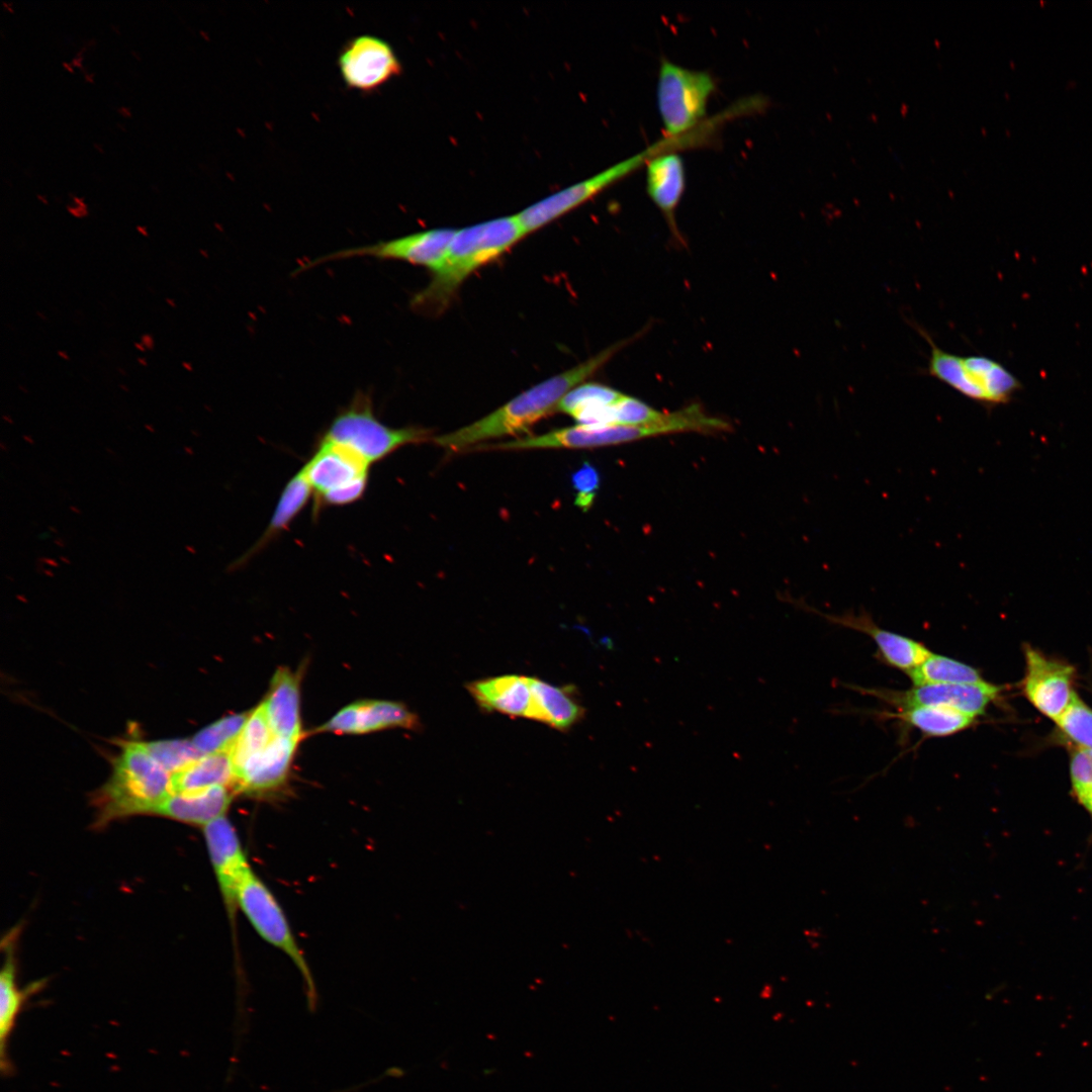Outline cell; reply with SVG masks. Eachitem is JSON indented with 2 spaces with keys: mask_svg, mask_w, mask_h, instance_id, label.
<instances>
[{
  "mask_svg": "<svg viewBox=\"0 0 1092 1092\" xmlns=\"http://www.w3.org/2000/svg\"><path fill=\"white\" fill-rule=\"evenodd\" d=\"M716 81L707 71L693 70L661 59L656 83V104L665 139L685 136L706 120Z\"/></svg>",
  "mask_w": 1092,
  "mask_h": 1092,
  "instance_id": "obj_6",
  "label": "cell"
},
{
  "mask_svg": "<svg viewBox=\"0 0 1092 1092\" xmlns=\"http://www.w3.org/2000/svg\"><path fill=\"white\" fill-rule=\"evenodd\" d=\"M646 191L662 212L673 238L684 244L675 221V211L686 188V168L676 150H664L653 155L645 164Z\"/></svg>",
  "mask_w": 1092,
  "mask_h": 1092,
  "instance_id": "obj_18",
  "label": "cell"
},
{
  "mask_svg": "<svg viewBox=\"0 0 1092 1092\" xmlns=\"http://www.w3.org/2000/svg\"><path fill=\"white\" fill-rule=\"evenodd\" d=\"M3 420H5L6 422H8V423H10V424H12V423H13V422H12V419H11V418H10L9 416H7V415H4V416H3Z\"/></svg>",
  "mask_w": 1092,
  "mask_h": 1092,
  "instance_id": "obj_55",
  "label": "cell"
},
{
  "mask_svg": "<svg viewBox=\"0 0 1092 1092\" xmlns=\"http://www.w3.org/2000/svg\"><path fill=\"white\" fill-rule=\"evenodd\" d=\"M525 236L517 215L457 230L443 263L432 273L428 285L413 296L412 307L423 313L444 311L470 274L504 254Z\"/></svg>",
  "mask_w": 1092,
  "mask_h": 1092,
  "instance_id": "obj_2",
  "label": "cell"
},
{
  "mask_svg": "<svg viewBox=\"0 0 1092 1092\" xmlns=\"http://www.w3.org/2000/svg\"><path fill=\"white\" fill-rule=\"evenodd\" d=\"M36 198H37V199H38V200H39V201H40L41 203H43V204H46V205H48V204H49L48 200H47V199H46V198H44V197H43L42 195H40V194H36Z\"/></svg>",
  "mask_w": 1092,
  "mask_h": 1092,
  "instance_id": "obj_51",
  "label": "cell"
},
{
  "mask_svg": "<svg viewBox=\"0 0 1092 1092\" xmlns=\"http://www.w3.org/2000/svg\"><path fill=\"white\" fill-rule=\"evenodd\" d=\"M133 346H134V348H135V349H136L138 351H140V352H146V351H147L146 347H145V346L143 345V343H142V342H136V341H135V342L133 343Z\"/></svg>",
  "mask_w": 1092,
  "mask_h": 1092,
  "instance_id": "obj_44",
  "label": "cell"
},
{
  "mask_svg": "<svg viewBox=\"0 0 1092 1092\" xmlns=\"http://www.w3.org/2000/svg\"><path fill=\"white\" fill-rule=\"evenodd\" d=\"M62 65L68 72L74 73V68L71 63L63 62Z\"/></svg>",
  "mask_w": 1092,
  "mask_h": 1092,
  "instance_id": "obj_45",
  "label": "cell"
},
{
  "mask_svg": "<svg viewBox=\"0 0 1092 1092\" xmlns=\"http://www.w3.org/2000/svg\"><path fill=\"white\" fill-rule=\"evenodd\" d=\"M629 340L621 341L584 362L556 374L519 394L486 417L454 432L434 438L451 451H467L470 446L497 437L528 431L535 423L556 412L563 396L581 384L608 362Z\"/></svg>",
  "mask_w": 1092,
  "mask_h": 1092,
  "instance_id": "obj_1",
  "label": "cell"
},
{
  "mask_svg": "<svg viewBox=\"0 0 1092 1092\" xmlns=\"http://www.w3.org/2000/svg\"><path fill=\"white\" fill-rule=\"evenodd\" d=\"M639 440L635 426L577 425L554 430L543 435L497 444H478L472 450H521L537 448H595L634 442Z\"/></svg>",
  "mask_w": 1092,
  "mask_h": 1092,
  "instance_id": "obj_14",
  "label": "cell"
},
{
  "mask_svg": "<svg viewBox=\"0 0 1092 1092\" xmlns=\"http://www.w3.org/2000/svg\"><path fill=\"white\" fill-rule=\"evenodd\" d=\"M1001 687L982 681L979 684H941L913 687L892 695L893 702L902 709L916 706L946 707L977 718L985 714L987 707L998 697Z\"/></svg>",
  "mask_w": 1092,
  "mask_h": 1092,
  "instance_id": "obj_15",
  "label": "cell"
},
{
  "mask_svg": "<svg viewBox=\"0 0 1092 1092\" xmlns=\"http://www.w3.org/2000/svg\"><path fill=\"white\" fill-rule=\"evenodd\" d=\"M18 388H19V389H20L21 391H23V392L27 393V389H26V387H25V386H23V385L19 384V385H18Z\"/></svg>",
  "mask_w": 1092,
  "mask_h": 1092,
  "instance_id": "obj_56",
  "label": "cell"
},
{
  "mask_svg": "<svg viewBox=\"0 0 1092 1092\" xmlns=\"http://www.w3.org/2000/svg\"><path fill=\"white\" fill-rule=\"evenodd\" d=\"M117 111H118V113H119V114H121V115H122L123 117H129V116L131 115V113H130V110H129V108H128V107H126V106H120V107H118V108H117Z\"/></svg>",
  "mask_w": 1092,
  "mask_h": 1092,
  "instance_id": "obj_40",
  "label": "cell"
},
{
  "mask_svg": "<svg viewBox=\"0 0 1092 1092\" xmlns=\"http://www.w3.org/2000/svg\"><path fill=\"white\" fill-rule=\"evenodd\" d=\"M136 361L142 366H148V361L145 357H138Z\"/></svg>",
  "mask_w": 1092,
  "mask_h": 1092,
  "instance_id": "obj_49",
  "label": "cell"
},
{
  "mask_svg": "<svg viewBox=\"0 0 1092 1092\" xmlns=\"http://www.w3.org/2000/svg\"><path fill=\"white\" fill-rule=\"evenodd\" d=\"M166 302L170 307H173V308L176 307V302H175V300L173 298L167 297Z\"/></svg>",
  "mask_w": 1092,
  "mask_h": 1092,
  "instance_id": "obj_50",
  "label": "cell"
},
{
  "mask_svg": "<svg viewBox=\"0 0 1092 1092\" xmlns=\"http://www.w3.org/2000/svg\"><path fill=\"white\" fill-rule=\"evenodd\" d=\"M804 607L834 624L866 633L875 641L885 661L903 671L909 672L914 669L932 653L920 642L880 628L864 612L858 615L853 613L829 615L808 606Z\"/></svg>",
  "mask_w": 1092,
  "mask_h": 1092,
  "instance_id": "obj_19",
  "label": "cell"
},
{
  "mask_svg": "<svg viewBox=\"0 0 1092 1092\" xmlns=\"http://www.w3.org/2000/svg\"><path fill=\"white\" fill-rule=\"evenodd\" d=\"M182 367L187 371H192V369H193L192 364L190 362H186V361L182 362Z\"/></svg>",
  "mask_w": 1092,
  "mask_h": 1092,
  "instance_id": "obj_48",
  "label": "cell"
},
{
  "mask_svg": "<svg viewBox=\"0 0 1092 1092\" xmlns=\"http://www.w3.org/2000/svg\"><path fill=\"white\" fill-rule=\"evenodd\" d=\"M299 740L274 736L261 750L236 769V792L262 795L274 792L286 781Z\"/></svg>",
  "mask_w": 1092,
  "mask_h": 1092,
  "instance_id": "obj_16",
  "label": "cell"
},
{
  "mask_svg": "<svg viewBox=\"0 0 1092 1092\" xmlns=\"http://www.w3.org/2000/svg\"><path fill=\"white\" fill-rule=\"evenodd\" d=\"M276 736L261 704L249 713L247 721L230 750L234 769L249 756L264 748Z\"/></svg>",
  "mask_w": 1092,
  "mask_h": 1092,
  "instance_id": "obj_29",
  "label": "cell"
},
{
  "mask_svg": "<svg viewBox=\"0 0 1092 1092\" xmlns=\"http://www.w3.org/2000/svg\"><path fill=\"white\" fill-rule=\"evenodd\" d=\"M621 392L598 383H581L568 391L557 405L556 412L573 417L583 408L600 402L611 403L621 396Z\"/></svg>",
  "mask_w": 1092,
  "mask_h": 1092,
  "instance_id": "obj_34",
  "label": "cell"
},
{
  "mask_svg": "<svg viewBox=\"0 0 1092 1092\" xmlns=\"http://www.w3.org/2000/svg\"><path fill=\"white\" fill-rule=\"evenodd\" d=\"M71 64L73 65V67L75 66L78 68H82V57L76 55V57L73 58V60L71 61Z\"/></svg>",
  "mask_w": 1092,
  "mask_h": 1092,
  "instance_id": "obj_41",
  "label": "cell"
},
{
  "mask_svg": "<svg viewBox=\"0 0 1092 1092\" xmlns=\"http://www.w3.org/2000/svg\"><path fill=\"white\" fill-rule=\"evenodd\" d=\"M913 686L941 684H979L985 681L978 669L956 659L931 653L920 665L907 672Z\"/></svg>",
  "mask_w": 1092,
  "mask_h": 1092,
  "instance_id": "obj_28",
  "label": "cell"
},
{
  "mask_svg": "<svg viewBox=\"0 0 1092 1092\" xmlns=\"http://www.w3.org/2000/svg\"><path fill=\"white\" fill-rule=\"evenodd\" d=\"M203 835L219 891L229 916L234 920L239 909V889L253 869L235 827L225 815L205 825Z\"/></svg>",
  "mask_w": 1092,
  "mask_h": 1092,
  "instance_id": "obj_13",
  "label": "cell"
},
{
  "mask_svg": "<svg viewBox=\"0 0 1092 1092\" xmlns=\"http://www.w3.org/2000/svg\"><path fill=\"white\" fill-rule=\"evenodd\" d=\"M118 386H119V388H120L121 390H123L124 392H129V388H128V386H127V385H125V384H119Z\"/></svg>",
  "mask_w": 1092,
  "mask_h": 1092,
  "instance_id": "obj_52",
  "label": "cell"
},
{
  "mask_svg": "<svg viewBox=\"0 0 1092 1092\" xmlns=\"http://www.w3.org/2000/svg\"><path fill=\"white\" fill-rule=\"evenodd\" d=\"M145 427L148 428L149 431H152V432L154 431L153 428L151 426H149V425H146Z\"/></svg>",
  "mask_w": 1092,
  "mask_h": 1092,
  "instance_id": "obj_58",
  "label": "cell"
},
{
  "mask_svg": "<svg viewBox=\"0 0 1092 1092\" xmlns=\"http://www.w3.org/2000/svg\"><path fill=\"white\" fill-rule=\"evenodd\" d=\"M432 431L421 427L392 428L375 414L370 393L358 390L348 404L333 418L320 437L340 445L371 465L410 445L434 440Z\"/></svg>",
  "mask_w": 1092,
  "mask_h": 1092,
  "instance_id": "obj_4",
  "label": "cell"
},
{
  "mask_svg": "<svg viewBox=\"0 0 1092 1092\" xmlns=\"http://www.w3.org/2000/svg\"><path fill=\"white\" fill-rule=\"evenodd\" d=\"M136 231H138V232H139V233H140L141 235H143V236H145V237H148V236H149L148 230H147V228H146V226H144V225H136Z\"/></svg>",
  "mask_w": 1092,
  "mask_h": 1092,
  "instance_id": "obj_43",
  "label": "cell"
},
{
  "mask_svg": "<svg viewBox=\"0 0 1092 1092\" xmlns=\"http://www.w3.org/2000/svg\"><path fill=\"white\" fill-rule=\"evenodd\" d=\"M531 705L527 718L558 730H567L579 722L585 710L577 700L574 689L557 687L529 676Z\"/></svg>",
  "mask_w": 1092,
  "mask_h": 1092,
  "instance_id": "obj_22",
  "label": "cell"
},
{
  "mask_svg": "<svg viewBox=\"0 0 1092 1092\" xmlns=\"http://www.w3.org/2000/svg\"><path fill=\"white\" fill-rule=\"evenodd\" d=\"M238 908L244 913L255 931L269 944L286 954L297 968L307 988L308 1007L312 1010L316 1005V992L307 961L280 904L253 870L239 889Z\"/></svg>",
  "mask_w": 1092,
  "mask_h": 1092,
  "instance_id": "obj_8",
  "label": "cell"
},
{
  "mask_svg": "<svg viewBox=\"0 0 1092 1092\" xmlns=\"http://www.w3.org/2000/svg\"><path fill=\"white\" fill-rule=\"evenodd\" d=\"M571 481L576 491L575 506L584 512L588 511L594 504L600 485L598 470L588 462H584L572 474Z\"/></svg>",
  "mask_w": 1092,
  "mask_h": 1092,
  "instance_id": "obj_36",
  "label": "cell"
},
{
  "mask_svg": "<svg viewBox=\"0 0 1092 1092\" xmlns=\"http://www.w3.org/2000/svg\"><path fill=\"white\" fill-rule=\"evenodd\" d=\"M67 210H68V212H70L72 215H74L76 217H84V216L88 215V213H89L88 209H87V206H80V205L75 204L74 202L67 205Z\"/></svg>",
  "mask_w": 1092,
  "mask_h": 1092,
  "instance_id": "obj_37",
  "label": "cell"
},
{
  "mask_svg": "<svg viewBox=\"0 0 1092 1092\" xmlns=\"http://www.w3.org/2000/svg\"><path fill=\"white\" fill-rule=\"evenodd\" d=\"M261 706L276 736L300 740V693L297 673L285 667L278 669Z\"/></svg>",
  "mask_w": 1092,
  "mask_h": 1092,
  "instance_id": "obj_20",
  "label": "cell"
},
{
  "mask_svg": "<svg viewBox=\"0 0 1092 1092\" xmlns=\"http://www.w3.org/2000/svg\"><path fill=\"white\" fill-rule=\"evenodd\" d=\"M234 793V789L224 786L192 793H172L154 814L204 827L225 815Z\"/></svg>",
  "mask_w": 1092,
  "mask_h": 1092,
  "instance_id": "obj_21",
  "label": "cell"
},
{
  "mask_svg": "<svg viewBox=\"0 0 1092 1092\" xmlns=\"http://www.w3.org/2000/svg\"><path fill=\"white\" fill-rule=\"evenodd\" d=\"M57 354H58V356H59L60 358H62V359H64V360H70V356H69V354H68V353H67V352H66L65 350H58V351H57Z\"/></svg>",
  "mask_w": 1092,
  "mask_h": 1092,
  "instance_id": "obj_42",
  "label": "cell"
},
{
  "mask_svg": "<svg viewBox=\"0 0 1092 1092\" xmlns=\"http://www.w3.org/2000/svg\"><path fill=\"white\" fill-rule=\"evenodd\" d=\"M899 716L923 734L933 737L949 736L963 731L976 719L960 711L938 706L902 709Z\"/></svg>",
  "mask_w": 1092,
  "mask_h": 1092,
  "instance_id": "obj_27",
  "label": "cell"
},
{
  "mask_svg": "<svg viewBox=\"0 0 1092 1092\" xmlns=\"http://www.w3.org/2000/svg\"><path fill=\"white\" fill-rule=\"evenodd\" d=\"M1070 752L1071 783L1081 801L1092 794V749L1074 746Z\"/></svg>",
  "mask_w": 1092,
  "mask_h": 1092,
  "instance_id": "obj_35",
  "label": "cell"
},
{
  "mask_svg": "<svg viewBox=\"0 0 1092 1092\" xmlns=\"http://www.w3.org/2000/svg\"><path fill=\"white\" fill-rule=\"evenodd\" d=\"M117 371H118V373H119V374H121L122 376H126V371H125V370H124L123 368H120V367H118V368H117Z\"/></svg>",
  "mask_w": 1092,
  "mask_h": 1092,
  "instance_id": "obj_54",
  "label": "cell"
},
{
  "mask_svg": "<svg viewBox=\"0 0 1092 1092\" xmlns=\"http://www.w3.org/2000/svg\"><path fill=\"white\" fill-rule=\"evenodd\" d=\"M661 150L662 146L658 142L643 152L527 207L517 214L526 235L546 225L645 166L647 161Z\"/></svg>",
  "mask_w": 1092,
  "mask_h": 1092,
  "instance_id": "obj_9",
  "label": "cell"
},
{
  "mask_svg": "<svg viewBox=\"0 0 1092 1092\" xmlns=\"http://www.w3.org/2000/svg\"><path fill=\"white\" fill-rule=\"evenodd\" d=\"M144 745L153 758L171 775L203 756L192 740L188 739L158 740L146 742Z\"/></svg>",
  "mask_w": 1092,
  "mask_h": 1092,
  "instance_id": "obj_32",
  "label": "cell"
},
{
  "mask_svg": "<svg viewBox=\"0 0 1092 1092\" xmlns=\"http://www.w3.org/2000/svg\"><path fill=\"white\" fill-rule=\"evenodd\" d=\"M141 342L143 343V345L146 347L147 350H149V351L154 350L155 341H154L153 337L150 334H143L141 336Z\"/></svg>",
  "mask_w": 1092,
  "mask_h": 1092,
  "instance_id": "obj_38",
  "label": "cell"
},
{
  "mask_svg": "<svg viewBox=\"0 0 1092 1092\" xmlns=\"http://www.w3.org/2000/svg\"><path fill=\"white\" fill-rule=\"evenodd\" d=\"M171 794V775L153 758L144 743L126 742L113 761L109 781L97 794L99 822L154 814Z\"/></svg>",
  "mask_w": 1092,
  "mask_h": 1092,
  "instance_id": "obj_3",
  "label": "cell"
},
{
  "mask_svg": "<svg viewBox=\"0 0 1092 1092\" xmlns=\"http://www.w3.org/2000/svg\"><path fill=\"white\" fill-rule=\"evenodd\" d=\"M466 688L483 710L527 718L531 705L529 676L498 675L473 680Z\"/></svg>",
  "mask_w": 1092,
  "mask_h": 1092,
  "instance_id": "obj_23",
  "label": "cell"
},
{
  "mask_svg": "<svg viewBox=\"0 0 1092 1092\" xmlns=\"http://www.w3.org/2000/svg\"><path fill=\"white\" fill-rule=\"evenodd\" d=\"M36 988H39V985H32L26 990L19 989L15 963L11 953H7L0 974V1070L3 1076H10L13 1072L8 1055L9 1039L26 998Z\"/></svg>",
  "mask_w": 1092,
  "mask_h": 1092,
  "instance_id": "obj_25",
  "label": "cell"
},
{
  "mask_svg": "<svg viewBox=\"0 0 1092 1092\" xmlns=\"http://www.w3.org/2000/svg\"><path fill=\"white\" fill-rule=\"evenodd\" d=\"M456 232L457 230L452 229H434L371 245L348 248L317 258L303 266V269L327 261L371 257L377 260L407 262L426 267L433 273L443 263Z\"/></svg>",
  "mask_w": 1092,
  "mask_h": 1092,
  "instance_id": "obj_10",
  "label": "cell"
},
{
  "mask_svg": "<svg viewBox=\"0 0 1092 1092\" xmlns=\"http://www.w3.org/2000/svg\"><path fill=\"white\" fill-rule=\"evenodd\" d=\"M930 347L924 373L986 408L1009 403L1022 389L1020 380L1000 362L983 355L961 356L939 348L915 325Z\"/></svg>",
  "mask_w": 1092,
  "mask_h": 1092,
  "instance_id": "obj_5",
  "label": "cell"
},
{
  "mask_svg": "<svg viewBox=\"0 0 1092 1092\" xmlns=\"http://www.w3.org/2000/svg\"><path fill=\"white\" fill-rule=\"evenodd\" d=\"M369 464L350 450L318 439L303 471L312 489L314 514L324 507L359 500L367 487Z\"/></svg>",
  "mask_w": 1092,
  "mask_h": 1092,
  "instance_id": "obj_7",
  "label": "cell"
},
{
  "mask_svg": "<svg viewBox=\"0 0 1092 1092\" xmlns=\"http://www.w3.org/2000/svg\"><path fill=\"white\" fill-rule=\"evenodd\" d=\"M84 78H85V80H86L87 82L93 83V81H94V74H93V73H85V74H84Z\"/></svg>",
  "mask_w": 1092,
  "mask_h": 1092,
  "instance_id": "obj_46",
  "label": "cell"
},
{
  "mask_svg": "<svg viewBox=\"0 0 1092 1092\" xmlns=\"http://www.w3.org/2000/svg\"><path fill=\"white\" fill-rule=\"evenodd\" d=\"M2 5H3V7H4V8L6 9V10H8L9 12H13V11H14V10H13V7H12V5H11V3H10V2H7V1H3V2H2Z\"/></svg>",
  "mask_w": 1092,
  "mask_h": 1092,
  "instance_id": "obj_47",
  "label": "cell"
},
{
  "mask_svg": "<svg viewBox=\"0 0 1092 1092\" xmlns=\"http://www.w3.org/2000/svg\"><path fill=\"white\" fill-rule=\"evenodd\" d=\"M1024 658L1023 694L1038 712L1056 722L1075 693V668L1048 657L1029 645L1024 647Z\"/></svg>",
  "mask_w": 1092,
  "mask_h": 1092,
  "instance_id": "obj_11",
  "label": "cell"
},
{
  "mask_svg": "<svg viewBox=\"0 0 1092 1092\" xmlns=\"http://www.w3.org/2000/svg\"><path fill=\"white\" fill-rule=\"evenodd\" d=\"M419 727L416 714L401 703L367 700L347 705L317 730L337 734H363L389 728Z\"/></svg>",
  "mask_w": 1092,
  "mask_h": 1092,
  "instance_id": "obj_17",
  "label": "cell"
},
{
  "mask_svg": "<svg viewBox=\"0 0 1092 1092\" xmlns=\"http://www.w3.org/2000/svg\"><path fill=\"white\" fill-rule=\"evenodd\" d=\"M236 776L230 751L203 755L171 775L172 793H192L215 786L235 790Z\"/></svg>",
  "mask_w": 1092,
  "mask_h": 1092,
  "instance_id": "obj_26",
  "label": "cell"
},
{
  "mask_svg": "<svg viewBox=\"0 0 1092 1092\" xmlns=\"http://www.w3.org/2000/svg\"><path fill=\"white\" fill-rule=\"evenodd\" d=\"M668 413H661L647 403L625 394L611 404L612 425L643 426L661 423Z\"/></svg>",
  "mask_w": 1092,
  "mask_h": 1092,
  "instance_id": "obj_33",
  "label": "cell"
},
{
  "mask_svg": "<svg viewBox=\"0 0 1092 1092\" xmlns=\"http://www.w3.org/2000/svg\"><path fill=\"white\" fill-rule=\"evenodd\" d=\"M338 64L346 85L363 92L380 88L401 71L390 44L368 34L350 39L341 50Z\"/></svg>",
  "mask_w": 1092,
  "mask_h": 1092,
  "instance_id": "obj_12",
  "label": "cell"
},
{
  "mask_svg": "<svg viewBox=\"0 0 1092 1092\" xmlns=\"http://www.w3.org/2000/svg\"><path fill=\"white\" fill-rule=\"evenodd\" d=\"M1056 723L1074 746L1092 749V708L1076 692Z\"/></svg>",
  "mask_w": 1092,
  "mask_h": 1092,
  "instance_id": "obj_31",
  "label": "cell"
},
{
  "mask_svg": "<svg viewBox=\"0 0 1092 1092\" xmlns=\"http://www.w3.org/2000/svg\"><path fill=\"white\" fill-rule=\"evenodd\" d=\"M312 489L301 468L284 485L266 529L254 545L232 567L237 569L248 563L280 536L305 508Z\"/></svg>",
  "mask_w": 1092,
  "mask_h": 1092,
  "instance_id": "obj_24",
  "label": "cell"
},
{
  "mask_svg": "<svg viewBox=\"0 0 1092 1092\" xmlns=\"http://www.w3.org/2000/svg\"><path fill=\"white\" fill-rule=\"evenodd\" d=\"M1089 811L1092 812V794L1088 795L1080 801Z\"/></svg>",
  "mask_w": 1092,
  "mask_h": 1092,
  "instance_id": "obj_39",
  "label": "cell"
},
{
  "mask_svg": "<svg viewBox=\"0 0 1092 1092\" xmlns=\"http://www.w3.org/2000/svg\"><path fill=\"white\" fill-rule=\"evenodd\" d=\"M99 146V144H94V148L97 149L100 153H102L103 150Z\"/></svg>",
  "mask_w": 1092,
  "mask_h": 1092,
  "instance_id": "obj_57",
  "label": "cell"
},
{
  "mask_svg": "<svg viewBox=\"0 0 1092 1092\" xmlns=\"http://www.w3.org/2000/svg\"><path fill=\"white\" fill-rule=\"evenodd\" d=\"M248 716L240 713L223 717L199 730L191 740L202 755L230 751Z\"/></svg>",
  "mask_w": 1092,
  "mask_h": 1092,
  "instance_id": "obj_30",
  "label": "cell"
},
{
  "mask_svg": "<svg viewBox=\"0 0 1092 1092\" xmlns=\"http://www.w3.org/2000/svg\"><path fill=\"white\" fill-rule=\"evenodd\" d=\"M36 315H37V316H38L39 318L43 320V321H46V320L48 318V317L46 316V314H44L43 312H41V311H36Z\"/></svg>",
  "mask_w": 1092,
  "mask_h": 1092,
  "instance_id": "obj_53",
  "label": "cell"
}]
</instances>
